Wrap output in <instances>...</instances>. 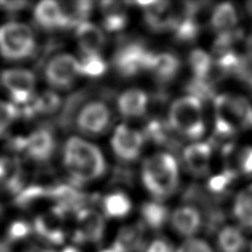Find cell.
<instances>
[{
  "instance_id": "1",
  "label": "cell",
  "mask_w": 252,
  "mask_h": 252,
  "mask_svg": "<svg viewBox=\"0 0 252 252\" xmlns=\"http://www.w3.org/2000/svg\"><path fill=\"white\" fill-rule=\"evenodd\" d=\"M63 158L67 173L79 184L95 181L106 170L105 158L100 148L80 137L67 139Z\"/></svg>"
},
{
  "instance_id": "2",
  "label": "cell",
  "mask_w": 252,
  "mask_h": 252,
  "mask_svg": "<svg viewBox=\"0 0 252 252\" xmlns=\"http://www.w3.org/2000/svg\"><path fill=\"white\" fill-rule=\"evenodd\" d=\"M144 186L156 199H166L176 191L179 170L176 159L168 153H157L146 158L143 164Z\"/></svg>"
},
{
  "instance_id": "3",
  "label": "cell",
  "mask_w": 252,
  "mask_h": 252,
  "mask_svg": "<svg viewBox=\"0 0 252 252\" xmlns=\"http://www.w3.org/2000/svg\"><path fill=\"white\" fill-rule=\"evenodd\" d=\"M169 124L184 136L200 138L205 132V120L199 98L190 95L175 101L169 109Z\"/></svg>"
},
{
  "instance_id": "4",
  "label": "cell",
  "mask_w": 252,
  "mask_h": 252,
  "mask_svg": "<svg viewBox=\"0 0 252 252\" xmlns=\"http://www.w3.org/2000/svg\"><path fill=\"white\" fill-rule=\"evenodd\" d=\"M216 128L220 134H232L252 122V107L248 100L223 94L215 101Z\"/></svg>"
},
{
  "instance_id": "5",
  "label": "cell",
  "mask_w": 252,
  "mask_h": 252,
  "mask_svg": "<svg viewBox=\"0 0 252 252\" xmlns=\"http://www.w3.org/2000/svg\"><path fill=\"white\" fill-rule=\"evenodd\" d=\"M35 40L32 30L20 22L0 27V53L7 60H24L32 55Z\"/></svg>"
},
{
  "instance_id": "6",
  "label": "cell",
  "mask_w": 252,
  "mask_h": 252,
  "mask_svg": "<svg viewBox=\"0 0 252 252\" xmlns=\"http://www.w3.org/2000/svg\"><path fill=\"white\" fill-rule=\"evenodd\" d=\"M79 60L70 55H59L49 61L46 67L48 83L55 89L71 88L80 75Z\"/></svg>"
},
{
  "instance_id": "7",
  "label": "cell",
  "mask_w": 252,
  "mask_h": 252,
  "mask_svg": "<svg viewBox=\"0 0 252 252\" xmlns=\"http://www.w3.org/2000/svg\"><path fill=\"white\" fill-rule=\"evenodd\" d=\"M153 53L138 43H127L121 47L114 56V65L124 76H133L148 70Z\"/></svg>"
},
{
  "instance_id": "8",
  "label": "cell",
  "mask_w": 252,
  "mask_h": 252,
  "mask_svg": "<svg viewBox=\"0 0 252 252\" xmlns=\"http://www.w3.org/2000/svg\"><path fill=\"white\" fill-rule=\"evenodd\" d=\"M1 83L18 105H25L33 97L35 76L25 69H9L2 72Z\"/></svg>"
},
{
  "instance_id": "9",
  "label": "cell",
  "mask_w": 252,
  "mask_h": 252,
  "mask_svg": "<svg viewBox=\"0 0 252 252\" xmlns=\"http://www.w3.org/2000/svg\"><path fill=\"white\" fill-rule=\"evenodd\" d=\"M111 123V111L105 103L93 101L82 107L76 118L80 132L88 135L104 133Z\"/></svg>"
},
{
  "instance_id": "10",
  "label": "cell",
  "mask_w": 252,
  "mask_h": 252,
  "mask_svg": "<svg viewBox=\"0 0 252 252\" xmlns=\"http://www.w3.org/2000/svg\"><path fill=\"white\" fill-rule=\"evenodd\" d=\"M111 145L114 154L124 161H133L141 155L144 145L143 135L127 125L116 127L111 139Z\"/></svg>"
},
{
  "instance_id": "11",
  "label": "cell",
  "mask_w": 252,
  "mask_h": 252,
  "mask_svg": "<svg viewBox=\"0 0 252 252\" xmlns=\"http://www.w3.org/2000/svg\"><path fill=\"white\" fill-rule=\"evenodd\" d=\"M138 4L145 11V20L152 29L156 31L175 29L179 16L169 2L141 1Z\"/></svg>"
},
{
  "instance_id": "12",
  "label": "cell",
  "mask_w": 252,
  "mask_h": 252,
  "mask_svg": "<svg viewBox=\"0 0 252 252\" xmlns=\"http://www.w3.org/2000/svg\"><path fill=\"white\" fill-rule=\"evenodd\" d=\"M55 148V137L47 129L35 130L25 138L24 152H26V154L33 160H48L52 156Z\"/></svg>"
},
{
  "instance_id": "13",
  "label": "cell",
  "mask_w": 252,
  "mask_h": 252,
  "mask_svg": "<svg viewBox=\"0 0 252 252\" xmlns=\"http://www.w3.org/2000/svg\"><path fill=\"white\" fill-rule=\"evenodd\" d=\"M184 161L189 172L195 176H204L209 172L211 148L207 143H193L184 151Z\"/></svg>"
},
{
  "instance_id": "14",
  "label": "cell",
  "mask_w": 252,
  "mask_h": 252,
  "mask_svg": "<svg viewBox=\"0 0 252 252\" xmlns=\"http://www.w3.org/2000/svg\"><path fill=\"white\" fill-rule=\"evenodd\" d=\"M104 231V220L94 210L81 209L78 213L76 238L81 241H98Z\"/></svg>"
},
{
  "instance_id": "15",
  "label": "cell",
  "mask_w": 252,
  "mask_h": 252,
  "mask_svg": "<svg viewBox=\"0 0 252 252\" xmlns=\"http://www.w3.org/2000/svg\"><path fill=\"white\" fill-rule=\"evenodd\" d=\"M76 40L83 55H100L106 39L103 31L91 22H83L76 28Z\"/></svg>"
},
{
  "instance_id": "16",
  "label": "cell",
  "mask_w": 252,
  "mask_h": 252,
  "mask_svg": "<svg viewBox=\"0 0 252 252\" xmlns=\"http://www.w3.org/2000/svg\"><path fill=\"white\" fill-rule=\"evenodd\" d=\"M63 211L56 207L50 214L39 216L34 220V229L40 236L52 244H61L64 238L62 228Z\"/></svg>"
},
{
  "instance_id": "17",
  "label": "cell",
  "mask_w": 252,
  "mask_h": 252,
  "mask_svg": "<svg viewBox=\"0 0 252 252\" xmlns=\"http://www.w3.org/2000/svg\"><path fill=\"white\" fill-rule=\"evenodd\" d=\"M148 97L146 93L138 89H130L122 93L119 97L118 106L120 113L124 118H141L147 110Z\"/></svg>"
},
{
  "instance_id": "18",
  "label": "cell",
  "mask_w": 252,
  "mask_h": 252,
  "mask_svg": "<svg viewBox=\"0 0 252 252\" xmlns=\"http://www.w3.org/2000/svg\"><path fill=\"white\" fill-rule=\"evenodd\" d=\"M170 220L175 230L185 237L193 236L201 226L199 211L191 206L179 207L174 211Z\"/></svg>"
},
{
  "instance_id": "19",
  "label": "cell",
  "mask_w": 252,
  "mask_h": 252,
  "mask_svg": "<svg viewBox=\"0 0 252 252\" xmlns=\"http://www.w3.org/2000/svg\"><path fill=\"white\" fill-rule=\"evenodd\" d=\"M179 65L181 63L176 56L165 52L152 56L148 71H151L160 82H168L177 75Z\"/></svg>"
},
{
  "instance_id": "20",
  "label": "cell",
  "mask_w": 252,
  "mask_h": 252,
  "mask_svg": "<svg viewBox=\"0 0 252 252\" xmlns=\"http://www.w3.org/2000/svg\"><path fill=\"white\" fill-rule=\"evenodd\" d=\"M62 28H73L85 22L91 15L92 3L90 1H64L59 2Z\"/></svg>"
},
{
  "instance_id": "21",
  "label": "cell",
  "mask_w": 252,
  "mask_h": 252,
  "mask_svg": "<svg viewBox=\"0 0 252 252\" xmlns=\"http://www.w3.org/2000/svg\"><path fill=\"white\" fill-rule=\"evenodd\" d=\"M210 21L213 28L220 33V35L230 34L238 21L235 7L230 3H220L214 9Z\"/></svg>"
},
{
  "instance_id": "22",
  "label": "cell",
  "mask_w": 252,
  "mask_h": 252,
  "mask_svg": "<svg viewBox=\"0 0 252 252\" xmlns=\"http://www.w3.org/2000/svg\"><path fill=\"white\" fill-rule=\"evenodd\" d=\"M35 21L44 29L53 30L57 28H62V17L60 11L59 2L41 1L34 9Z\"/></svg>"
},
{
  "instance_id": "23",
  "label": "cell",
  "mask_w": 252,
  "mask_h": 252,
  "mask_svg": "<svg viewBox=\"0 0 252 252\" xmlns=\"http://www.w3.org/2000/svg\"><path fill=\"white\" fill-rule=\"evenodd\" d=\"M103 24L111 32L123 29L127 22V13L123 3L116 1H104L101 3Z\"/></svg>"
},
{
  "instance_id": "24",
  "label": "cell",
  "mask_w": 252,
  "mask_h": 252,
  "mask_svg": "<svg viewBox=\"0 0 252 252\" xmlns=\"http://www.w3.org/2000/svg\"><path fill=\"white\" fill-rule=\"evenodd\" d=\"M217 241L220 252H244L247 246L244 232L233 226L223 227L218 233Z\"/></svg>"
},
{
  "instance_id": "25",
  "label": "cell",
  "mask_w": 252,
  "mask_h": 252,
  "mask_svg": "<svg viewBox=\"0 0 252 252\" xmlns=\"http://www.w3.org/2000/svg\"><path fill=\"white\" fill-rule=\"evenodd\" d=\"M233 215L241 226L252 229V184L237 195L233 202Z\"/></svg>"
},
{
  "instance_id": "26",
  "label": "cell",
  "mask_w": 252,
  "mask_h": 252,
  "mask_svg": "<svg viewBox=\"0 0 252 252\" xmlns=\"http://www.w3.org/2000/svg\"><path fill=\"white\" fill-rule=\"evenodd\" d=\"M104 213L110 218H124L132 210V202L127 195L124 192L116 191L110 193L104 198L103 201Z\"/></svg>"
},
{
  "instance_id": "27",
  "label": "cell",
  "mask_w": 252,
  "mask_h": 252,
  "mask_svg": "<svg viewBox=\"0 0 252 252\" xmlns=\"http://www.w3.org/2000/svg\"><path fill=\"white\" fill-rule=\"evenodd\" d=\"M189 64L195 74V80L207 83V78L214 66V61L208 53L202 50H193L189 57Z\"/></svg>"
},
{
  "instance_id": "28",
  "label": "cell",
  "mask_w": 252,
  "mask_h": 252,
  "mask_svg": "<svg viewBox=\"0 0 252 252\" xmlns=\"http://www.w3.org/2000/svg\"><path fill=\"white\" fill-rule=\"evenodd\" d=\"M142 217L153 229H159L168 219V210L159 202H146L142 207Z\"/></svg>"
},
{
  "instance_id": "29",
  "label": "cell",
  "mask_w": 252,
  "mask_h": 252,
  "mask_svg": "<svg viewBox=\"0 0 252 252\" xmlns=\"http://www.w3.org/2000/svg\"><path fill=\"white\" fill-rule=\"evenodd\" d=\"M80 73L90 76V78H98L105 73L106 63L101 55H83L82 59L79 61Z\"/></svg>"
},
{
  "instance_id": "30",
  "label": "cell",
  "mask_w": 252,
  "mask_h": 252,
  "mask_svg": "<svg viewBox=\"0 0 252 252\" xmlns=\"http://www.w3.org/2000/svg\"><path fill=\"white\" fill-rule=\"evenodd\" d=\"M34 103L37 114H52L60 107L61 100L55 92L47 91L41 95L34 96Z\"/></svg>"
},
{
  "instance_id": "31",
  "label": "cell",
  "mask_w": 252,
  "mask_h": 252,
  "mask_svg": "<svg viewBox=\"0 0 252 252\" xmlns=\"http://www.w3.org/2000/svg\"><path fill=\"white\" fill-rule=\"evenodd\" d=\"M18 116H19V111L15 105L0 101V136L6 132Z\"/></svg>"
},
{
  "instance_id": "32",
  "label": "cell",
  "mask_w": 252,
  "mask_h": 252,
  "mask_svg": "<svg viewBox=\"0 0 252 252\" xmlns=\"http://www.w3.org/2000/svg\"><path fill=\"white\" fill-rule=\"evenodd\" d=\"M31 231V228L26 221L22 220H17V221L12 222L10 227L8 229V238L11 241H17L25 239L26 237L29 236Z\"/></svg>"
},
{
  "instance_id": "33",
  "label": "cell",
  "mask_w": 252,
  "mask_h": 252,
  "mask_svg": "<svg viewBox=\"0 0 252 252\" xmlns=\"http://www.w3.org/2000/svg\"><path fill=\"white\" fill-rule=\"evenodd\" d=\"M177 252H214L206 241L198 238H189L179 247Z\"/></svg>"
},
{
  "instance_id": "34",
  "label": "cell",
  "mask_w": 252,
  "mask_h": 252,
  "mask_svg": "<svg viewBox=\"0 0 252 252\" xmlns=\"http://www.w3.org/2000/svg\"><path fill=\"white\" fill-rule=\"evenodd\" d=\"M239 167L242 173L247 175L252 174V147H247L241 152L239 156Z\"/></svg>"
},
{
  "instance_id": "35",
  "label": "cell",
  "mask_w": 252,
  "mask_h": 252,
  "mask_svg": "<svg viewBox=\"0 0 252 252\" xmlns=\"http://www.w3.org/2000/svg\"><path fill=\"white\" fill-rule=\"evenodd\" d=\"M229 182H230V175L229 174L219 175V176H216L215 178L211 179L209 183V186L211 190L219 192V191H222L223 189L228 186Z\"/></svg>"
},
{
  "instance_id": "36",
  "label": "cell",
  "mask_w": 252,
  "mask_h": 252,
  "mask_svg": "<svg viewBox=\"0 0 252 252\" xmlns=\"http://www.w3.org/2000/svg\"><path fill=\"white\" fill-rule=\"evenodd\" d=\"M146 252H174V249L167 240L156 239L147 247Z\"/></svg>"
},
{
  "instance_id": "37",
  "label": "cell",
  "mask_w": 252,
  "mask_h": 252,
  "mask_svg": "<svg viewBox=\"0 0 252 252\" xmlns=\"http://www.w3.org/2000/svg\"><path fill=\"white\" fill-rule=\"evenodd\" d=\"M27 1H0V9L7 12H18L28 6Z\"/></svg>"
},
{
  "instance_id": "38",
  "label": "cell",
  "mask_w": 252,
  "mask_h": 252,
  "mask_svg": "<svg viewBox=\"0 0 252 252\" xmlns=\"http://www.w3.org/2000/svg\"><path fill=\"white\" fill-rule=\"evenodd\" d=\"M6 179V158H0V189L4 188Z\"/></svg>"
},
{
  "instance_id": "39",
  "label": "cell",
  "mask_w": 252,
  "mask_h": 252,
  "mask_svg": "<svg viewBox=\"0 0 252 252\" xmlns=\"http://www.w3.org/2000/svg\"><path fill=\"white\" fill-rule=\"evenodd\" d=\"M27 252H52V251L43 249V248H40V247H31V248Z\"/></svg>"
},
{
  "instance_id": "40",
  "label": "cell",
  "mask_w": 252,
  "mask_h": 252,
  "mask_svg": "<svg viewBox=\"0 0 252 252\" xmlns=\"http://www.w3.org/2000/svg\"><path fill=\"white\" fill-rule=\"evenodd\" d=\"M0 252H11V251L7 244H4V242H0Z\"/></svg>"
},
{
  "instance_id": "41",
  "label": "cell",
  "mask_w": 252,
  "mask_h": 252,
  "mask_svg": "<svg viewBox=\"0 0 252 252\" xmlns=\"http://www.w3.org/2000/svg\"><path fill=\"white\" fill-rule=\"evenodd\" d=\"M62 252H82L81 250H79L78 248H74V247H66L62 250Z\"/></svg>"
},
{
  "instance_id": "42",
  "label": "cell",
  "mask_w": 252,
  "mask_h": 252,
  "mask_svg": "<svg viewBox=\"0 0 252 252\" xmlns=\"http://www.w3.org/2000/svg\"><path fill=\"white\" fill-rule=\"evenodd\" d=\"M247 7H248V11H249V13H250L251 17H252V2H249L248 4H247Z\"/></svg>"
},
{
  "instance_id": "43",
  "label": "cell",
  "mask_w": 252,
  "mask_h": 252,
  "mask_svg": "<svg viewBox=\"0 0 252 252\" xmlns=\"http://www.w3.org/2000/svg\"><path fill=\"white\" fill-rule=\"evenodd\" d=\"M250 252H252V244H251V247H250Z\"/></svg>"
}]
</instances>
